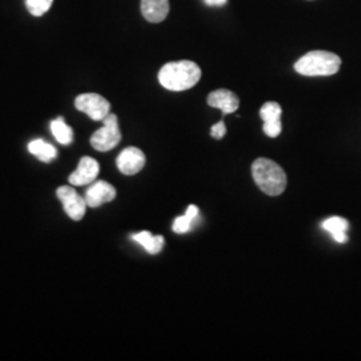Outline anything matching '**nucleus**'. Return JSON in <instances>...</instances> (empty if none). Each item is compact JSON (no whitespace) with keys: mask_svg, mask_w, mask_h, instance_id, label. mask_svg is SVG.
Masks as SVG:
<instances>
[{"mask_svg":"<svg viewBox=\"0 0 361 361\" xmlns=\"http://www.w3.org/2000/svg\"><path fill=\"white\" fill-rule=\"evenodd\" d=\"M198 207H195V205H190V207H188V210H186V216H189L190 219H195L197 217H198Z\"/></svg>","mask_w":361,"mask_h":361,"instance_id":"412c9836","label":"nucleus"},{"mask_svg":"<svg viewBox=\"0 0 361 361\" xmlns=\"http://www.w3.org/2000/svg\"><path fill=\"white\" fill-rule=\"evenodd\" d=\"M201 68L192 61L170 62L158 73L162 87L170 91H185L194 87L201 79Z\"/></svg>","mask_w":361,"mask_h":361,"instance_id":"f257e3e1","label":"nucleus"},{"mask_svg":"<svg viewBox=\"0 0 361 361\" xmlns=\"http://www.w3.org/2000/svg\"><path fill=\"white\" fill-rule=\"evenodd\" d=\"M252 176L258 188L271 197L283 194L286 189L284 169L268 158H258L252 165Z\"/></svg>","mask_w":361,"mask_h":361,"instance_id":"f03ea898","label":"nucleus"},{"mask_svg":"<svg viewBox=\"0 0 361 361\" xmlns=\"http://www.w3.org/2000/svg\"><path fill=\"white\" fill-rule=\"evenodd\" d=\"M283 109L277 102H267L262 104L259 110V116L264 121V123H277L281 122Z\"/></svg>","mask_w":361,"mask_h":361,"instance_id":"dca6fc26","label":"nucleus"},{"mask_svg":"<svg viewBox=\"0 0 361 361\" xmlns=\"http://www.w3.org/2000/svg\"><path fill=\"white\" fill-rule=\"evenodd\" d=\"M52 135L62 145H70L74 140L73 129L67 125L63 118H58L51 122Z\"/></svg>","mask_w":361,"mask_h":361,"instance_id":"2eb2a0df","label":"nucleus"},{"mask_svg":"<svg viewBox=\"0 0 361 361\" xmlns=\"http://www.w3.org/2000/svg\"><path fill=\"white\" fill-rule=\"evenodd\" d=\"M341 59L334 52L310 51L301 56L295 65V70L304 77H329L338 73Z\"/></svg>","mask_w":361,"mask_h":361,"instance_id":"7ed1b4c3","label":"nucleus"},{"mask_svg":"<svg viewBox=\"0 0 361 361\" xmlns=\"http://www.w3.org/2000/svg\"><path fill=\"white\" fill-rule=\"evenodd\" d=\"M131 238L140 245H142L149 255H158L165 245V238L162 235H153L147 231L133 234Z\"/></svg>","mask_w":361,"mask_h":361,"instance_id":"ddd939ff","label":"nucleus"},{"mask_svg":"<svg viewBox=\"0 0 361 361\" xmlns=\"http://www.w3.org/2000/svg\"><path fill=\"white\" fill-rule=\"evenodd\" d=\"M193 219H190L189 216L183 214L178 219H176L174 224H173V231L177 234H183V233H188L192 229V225H193Z\"/></svg>","mask_w":361,"mask_h":361,"instance_id":"a211bd4d","label":"nucleus"},{"mask_svg":"<svg viewBox=\"0 0 361 361\" xmlns=\"http://www.w3.org/2000/svg\"><path fill=\"white\" fill-rule=\"evenodd\" d=\"M210 135H212L214 140H222V138L226 135L225 122H224V121H219V123L213 125L212 129H210Z\"/></svg>","mask_w":361,"mask_h":361,"instance_id":"aec40b11","label":"nucleus"},{"mask_svg":"<svg viewBox=\"0 0 361 361\" xmlns=\"http://www.w3.org/2000/svg\"><path fill=\"white\" fill-rule=\"evenodd\" d=\"M207 104L210 107L219 109L224 116L233 114L240 107V99L231 90L219 89V90L212 91L207 95Z\"/></svg>","mask_w":361,"mask_h":361,"instance_id":"9d476101","label":"nucleus"},{"mask_svg":"<svg viewBox=\"0 0 361 361\" xmlns=\"http://www.w3.org/2000/svg\"><path fill=\"white\" fill-rule=\"evenodd\" d=\"M264 133L271 137V138H276L281 134L283 131V125L281 122H277V123H264Z\"/></svg>","mask_w":361,"mask_h":361,"instance_id":"6ab92c4d","label":"nucleus"},{"mask_svg":"<svg viewBox=\"0 0 361 361\" xmlns=\"http://www.w3.org/2000/svg\"><path fill=\"white\" fill-rule=\"evenodd\" d=\"M146 157L138 147H128L116 158V168L125 176H134L142 170Z\"/></svg>","mask_w":361,"mask_h":361,"instance_id":"0eeeda50","label":"nucleus"},{"mask_svg":"<svg viewBox=\"0 0 361 361\" xmlns=\"http://www.w3.org/2000/svg\"><path fill=\"white\" fill-rule=\"evenodd\" d=\"M116 197V188L104 180H94L85 194L87 207H99L104 204L111 202Z\"/></svg>","mask_w":361,"mask_h":361,"instance_id":"6e6552de","label":"nucleus"},{"mask_svg":"<svg viewBox=\"0 0 361 361\" xmlns=\"http://www.w3.org/2000/svg\"><path fill=\"white\" fill-rule=\"evenodd\" d=\"M205 3L210 7H221V6L226 4L228 0H205Z\"/></svg>","mask_w":361,"mask_h":361,"instance_id":"4be33fe9","label":"nucleus"},{"mask_svg":"<svg viewBox=\"0 0 361 361\" xmlns=\"http://www.w3.org/2000/svg\"><path fill=\"white\" fill-rule=\"evenodd\" d=\"M56 197L62 202L67 216L74 221H80L86 214L87 202L85 197L79 195L73 186H61L56 190Z\"/></svg>","mask_w":361,"mask_h":361,"instance_id":"423d86ee","label":"nucleus"},{"mask_svg":"<svg viewBox=\"0 0 361 361\" xmlns=\"http://www.w3.org/2000/svg\"><path fill=\"white\" fill-rule=\"evenodd\" d=\"M98 174H99V164L91 157H83L79 161L77 170L70 174L68 182L74 186L90 185L97 180Z\"/></svg>","mask_w":361,"mask_h":361,"instance_id":"1a4fd4ad","label":"nucleus"},{"mask_svg":"<svg viewBox=\"0 0 361 361\" xmlns=\"http://www.w3.org/2000/svg\"><path fill=\"white\" fill-rule=\"evenodd\" d=\"M75 107L80 113L90 116L92 121L102 122L106 116L110 114V102L99 94H80L75 99Z\"/></svg>","mask_w":361,"mask_h":361,"instance_id":"39448f33","label":"nucleus"},{"mask_svg":"<svg viewBox=\"0 0 361 361\" xmlns=\"http://www.w3.org/2000/svg\"><path fill=\"white\" fill-rule=\"evenodd\" d=\"M169 0H141V13L150 23H161L168 18Z\"/></svg>","mask_w":361,"mask_h":361,"instance_id":"9b49d317","label":"nucleus"},{"mask_svg":"<svg viewBox=\"0 0 361 361\" xmlns=\"http://www.w3.org/2000/svg\"><path fill=\"white\" fill-rule=\"evenodd\" d=\"M323 228L326 232L331 233V235L338 244H345L348 241L347 231H348L349 224L347 219L341 217H331L324 221Z\"/></svg>","mask_w":361,"mask_h":361,"instance_id":"f8f14e48","label":"nucleus"},{"mask_svg":"<svg viewBox=\"0 0 361 361\" xmlns=\"http://www.w3.org/2000/svg\"><path fill=\"white\" fill-rule=\"evenodd\" d=\"M54 0H26L27 10L34 16H42L50 10Z\"/></svg>","mask_w":361,"mask_h":361,"instance_id":"f3484780","label":"nucleus"},{"mask_svg":"<svg viewBox=\"0 0 361 361\" xmlns=\"http://www.w3.org/2000/svg\"><path fill=\"white\" fill-rule=\"evenodd\" d=\"M28 152L35 155L42 162H51L56 157V149L50 143L44 142L42 140H34L28 143Z\"/></svg>","mask_w":361,"mask_h":361,"instance_id":"4468645a","label":"nucleus"},{"mask_svg":"<svg viewBox=\"0 0 361 361\" xmlns=\"http://www.w3.org/2000/svg\"><path fill=\"white\" fill-rule=\"evenodd\" d=\"M102 122H104V126L91 135L90 143L97 152L104 153L116 147L122 140V135L119 131L118 118L116 114L110 113Z\"/></svg>","mask_w":361,"mask_h":361,"instance_id":"20e7f679","label":"nucleus"}]
</instances>
